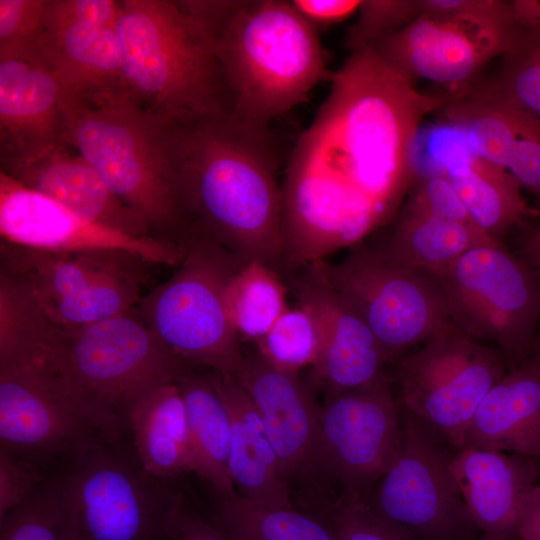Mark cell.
Wrapping results in <instances>:
<instances>
[{
  "instance_id": "obj_31",
  "label": "cell",
  "mask_w": 540,
  "mask_h": 540,
  "mask_svg": "<svg viewBox=\"0 0 540 540\" xmlns=\"http://www.w3.org/2000/svg\"><path fill=\"white\" fill-rule=\"evenodd\" d=\"M229 320L239 335L258 341L287 310L286 289L277 271L259 261L245 262L225 293Z\"/></svg>"
},
{
  "instance_id": "obj_37",
  "label": "cell",
  "mask_w": 540,
  "mask_h": 540,
  "mask_svg": "<svg viewBox=\"0 0 540 540\" xmlns=\"http://www.w3.org/2000/svg\"><path fill=\"white\" fill-rule=\"evenodd\" d=\"M404 209L416 214L474 224L467 208L443 172H432L424 176Z\"/></svg>"
},
{
  "instance_id": "obj_45",
  "label": "cell",
  "mask_w": 540,
  "mask_h": 540,
  "mask_svg": "<svg viewBox=\"0 0 540 540\" xmlns=\"http://www.w3.org/2000/svg\"><path fill=\"white\" fill-rule=\"evenodd\" d=\"M533 352H536V353H538L540 355V326H539V330H538V333H537V337H536Z\"/></svg>"
},
{
  "instance_id": "obj_4",
  "label": "cell",
  "mask_w": 540,
  "mask_h": 540,
  "mask_svg": "<svg viewBox=\"0 0 540 540\" xmlns=\"http://www.w3.org/2000/svg\"><path fill=\"white\" fill-rule=\"evenodd\" d=\"M168 125V118L142 108L124 87L65 95L64 143L145 220L152 237L180 244Z\"/></svg>"
},
{
  "instance_id": "obj_15",
  "label": "cell",
  "mask_w": 540,
  "mask_h": 540,
  "mask_svg": "<svg viewBox=\"0 0 540 540\" xmlns=\"http://www.w3.org/2000/svg\"><path fill=\"white\" fill-rule=\"evenodd\" d=\"M1 240L36 249L133 252L152 264L177 267L185 247L153 237L128 235L86 220L0 173Z\"/></svg>"
},
{
  "instance_id": "obj_11",
  "label": "cell",
  "mask_w": 540,
  "mask_h": 540,
  "mask_svg": "<svg viewBox=\"0 0 540 540\" xmlns=\"http://www.w3.org/2000/svg\"><path fill=\"white\" fill-rule=\"evenodd\" d=\"M508 370L498 348L449 321L399 361L400 406L433 426L456 451L479 404Z\"/></svg>"
},
{
  "instance_id": "obj_8",
  "label": "cell",
  "mask_w": 540,
  "mask_h": 540,
  "mask_svg": "<svg viewBox=\"0 0 540 540\" xmlns=\"http://www.w3.org/2000/svg\"><path fill=\"white\" fill-rule=\"evenodd\" d=\"M150 264L126 250L54 251L3 240L0 245V276L61 327H79L133 310L145 294Z\"/></svg>"
},
{
  "instance_id": "obj_12",
  "label": "cell",
  "mask_w": 540,
  "mask_h": 540,
  "mask_svg": "<svg viewBox=\"0 0 540 540\" xmlns=\"http://www.w3.org/2000/svg\"><path fill=\"white\" fill-rule=\"evenodd\" d=\"M402 446L368 502L418 540H482L452 471L447 440L400 407Z\"/></svg>"
},
{
  "instance_id": "obj_43",
  "label": "cell",
  "mask_w": 540,
  "mask_h": 540,
  "mask_svg": "<svg viewBox=\"0 0 540 540\" xmlns=\"http://www.w3.org/2000/svg\"><path fill=\"white\" fill-rule=\"evenodd\" d=\"M517 536L521 540H540V486L538 485L532 488L523 502Z\"/></svg>"
},
{
  "instance_id": "obj_29",
  "label": "cell",
  "mask_w": 540,
  "mask_h": 540,
  "mask_svg": "<svg viewBox=\"0 0 540 540\" xmlns=\"http://www.w3.org/2000/svg\"><path fill=\"white\" fill-rule=\"evenodd\" d=\"M446 99L444 116L472 154L505 169L521 134L538 123L473 86Z\"/></svg>"
},
{
  "instance_id": "obj_1",
  "label": "cell",
  "mask_w": 540,
  "mask_h": 540,
  "mask_svg": "<svg viewBox=\"0 0 540 540\" xmlns=\"http://www.w3.org/2000/svg\"><path fill=\"white\" fill-rule=\"evenodd\" d=\"M168 143L180 244L203 238L277 271L286 243L279 156L269 127L221 110L169 119Z\"/></svg>"
},
{
  "instance_id": "obj_30",
  "label": "cell",
  "mask_w": 540,
  "mask_h": 540,
  "mask_svg": "<svg viewBox=\"0 0 540 540\" xmlns=\"http://www.w3.org/2000/svg\"><path fill=\"white\" fill-rule=\"evenodd\" d=\"M216 521L232 540H335L316 518L254 503L236 491L218 494Z\"/></svg>"
},
{
  "instance_id": "obj_42",
  "label": "cell",
  "mask_w": 540,
  "mask_h": 540,
  "mask_svg": "<svg viewBox=\"0 0 540 540\" xmlns=\"http://www.w3.org/2000/svg\"><path fill=\"white\" fill-rule=\"evenodd\" d=\"M167 540H232L223 528L204 516L189 510L185 504L179 510Z\"/></svg>"
},
{
  "instance_id": "obj_10",
  "label": "cell",
  "mask_w": 540,
  "mask_h": 540,
  "mask_svg": "<svg viewBox=\"0 0 540 540\" xmlns=\"http://www.w3.org/2000/svg\"><path fill=\"white\" fill-rule=\"evenodd\" d=\"M333 289L372 331L389 361L423 344L450 321L438 276L356 245L338 263L325 262Z\"/></svg>"
},
{
  "instance_id": "obj_24",
  "label": "cell",
  "mask_w": 540,
  "mask_h": 540,
  "mask_svg": "<svg viewBox=\"0 0 540 540\" xmlns=\"http://www.w3.org/2000/svg\"><path fill=\"white\" fill-rule=\"evenodd\" d=\"M231 420L229 472L244 498L270 508H293L273 445L250 397L233 375L211 372Z\"/></svg>"
},
{
  "instance_id": "obj_46",
  "label": "cell",
  "mask_w": 540,
  "mask_h": 540,
  "mask_svg": "<svg viewBox=\"0 0 540 540\" xmlns=\"http://www.w3.org/2000/svg\"><path fill=\"white\" fill-rule=\"evenodd\" d=\"M536 234L540 237V228H539V230H538V232Z\"/></svg>"
},
{
  "instance_id": "obj_16",
  "label": "cell",
  "mask_w": 540,
  "mask_h": 540,
  "mask_svg": "<svg viewBox=\"0 0 540 540\" xmlns=\"http://www.w3.org/2000/svg\"><path fill=\"white\" fill-rule=\"evenodd\" d=\"M65 92L36 44L0 49V172L64 144Z\"/></svg>"
},
{
  "instance_id": "obj_14",
  "label": "cell",
  "mask_w": 540,
  "mask_h": 540,
  "mask_svg": "<svg viewBox=\"0 0 540 540\" xmlns=\"http://www.w3.org/2000/svg\"><path fill=\"white\" fill-rule=\"evenodd\" d=\"M401 411L385 375L357 388L327 391L319 407L318 465L366 500L397 460Z\"/></svg>"
},
{
  "instance_id": "obj_19",
  "label": "cell",
  "mask_w": 540,
  "mask_h": 540,
  "mask_svg": "<svg viewBox=\"0 0 540 540\" xmlns=\"http://www.w3.org/2000/svg\"><path fill=\"white\" fill-rule=\"evenodd\" d=\"M234 377L254 404L287 480L318 465L319 408L297 373L258 351L244 355Z\"/></svg>"
},
{
  "instance_id": "obj_6",
  "label": "cell",
  "mask_w": 540,
  "mask_h": 540,
  "mask_svg": "<svg viewBox=\"0 0 540 540\" xmlns=\"http://www.w3.org/2000/svg\"><path fill=\"white\" fill-rule=\"evenodd\" d=\"M98 432L50 358L26 314L0 313L1 448L34 461L65 451L81 454Z\"/></svg>"
},
{
  "instance_id": "obj_44",
  "label": "cell",
  "mask_w": 540,
  "mask_h": 540,
  "mask_svg": "<svg viewBox=\"0 0 540 540\" xmlns=\"http://www.w3.org/2000/svg\"><path fill=\"white\" fill-rule=\"evenodd\" d=\"M529 265L540 279V237L536 234L526 245Z\"/></svg>"
},
{
  "instance_id": "obj_36",
  "label": "cell",
  "mask_w": 540,
  "mask_h": 540,
  "mask_svg": "<svg viewBox=\"0 0 540 540\" xmlns=\"http://www.w3.org/2000/svg\"><path fill=\"white\" fill-rule=\"evenodd\" d=\"M335 540H418L402 526L378 515L368 500L344 493L328 525Z\"/></svg>"
},
{
  "instance_id": "obj_18",
  "label": "cell",
  "mask_w": 540,
  "mask_h": 540,
  "mask_svg": "<svg viewBox=\"0 0 540 540\" xmlns=\"http://www.w3.org/2000/svg\"><path fill=\"white\" fill-rule=\"evenodd\" d=\"M298 305L310 312L319 335L314 377L327 391L370 384L389 361L382 346L328 281L325 261L315 260L292 277Z\"/></svg>"
},
{
  "instance_id": "obj_41",
  "label": "cell",
  "mask_w": 540,
  "mask_h": 540,
  "mask_svg": "<svg viewBox=\"0 0 540 540\" xmlns=\"http://www.w3.org/2000/svg\"><path fill=\"white\" fill-rule=\"evenodd\" d=\"M295 9L315 28L340 23L358 11L361 0H291Z\"/></svg>"
},
{
  "instance_id": "obj_33",
  "label": "cell",
  "mask_w": 540,
  "mask_h": 540,
  "mask_svg": "<svg viewBox=\"0 0 540 540\" xmlns=\"http://www.w3.org/2000/svg\"><path fill=\"white\" fill-rule=\"evenodd\" d=\"M0 540H79L65 476L44 480L0 518Z\"/></svg>"
},
{
  "instance_id": "obj_2",
  "label": "cell",
  "mask_w": 540,
  "mask_h": 540,
  "mask_svg": "<svg viewBox=\"0 0 540 540\" xmlns=\"http://www.w3.org/2000/svg\"><path fill=\"white\" fill-rule=\"evenodd\" d=\"M232 112L270 123L331 79L318 29L284 0H202Z\"/></svg>"
},
{
  "instance_id": "obj_40",
  "label": "cell",
  "mask_w": 540,
  "mask_h": 540,
  "mask_svg": "<svg viewBox=\"0 0 540 540\" xmlns=\"http://www.w3.org/2000/svg\"><path fill=\"white\" fill-rule=\"evenodd\" d=\"M506 169L521 187L540 197V124L525 130L516 142Z\"/></svg>"
},
{
  "instance_id": "obj_5",
  "label": "cell",
  "mask_w": 540,
  "mask_h": 540,
  "mask_svg": "<svg viewBox=\"0 0 540 540\" xmlns=\"http://www.w3.org/2000/svg\"><path fill=\"white\" fill-rule=\"evenodd\" d=\"M43 336L70 393L108 438L126 425L138 398L188 369L134 309L79 327L57 326L44 317Z\"/></svg>"
},
{
  "instance_id": "obj_7",
  "label": "cell",
  "mask_w": 540,
  "mask_h": 540,
  "mask_svg": "<svg viewBox=\"0 0 540 540\" xmlns=\"http://www.w3.org/2000/svg\"><path fill=\"white\" fill-rule=\"evenodd\" d=\"M174 273L145 293L138 316L183 363L235 375L244 358L240 337L226 310L229 281L245 263L222 246L186 237Z\"/></svg>"
},
{
  "instance_id": "obj_21",
  "label": "cell",
  "mask_w": 540,
  "mask_h": 540,
  "mask_svg": "<svg viewBox=\"0 0 540 540\" xmlns=\"http://www.w3.org/2000/svg\"><path fill=\"white\" fill-rule=\"evenodd\" d=\"M0 173L86 220L128 235L152 237L145 220L65 143L29 164Z\"/></svg>"
},
{
  "instance_id": "obj_22",
  "label": "cell",
  "mask_w": 540,
  "mask_h": 540,
  "mask_svg": "<svg viewBox=\"0 0 540 540\" xmlns=\"http://www.w3.org/2000/svg\"><path fill=\"white\" fill-rule=\"evenodd\" d=\"M511 452L540 459V355L528 358L494 384L479 404L461 448Z\"/></svg>"
},
{
  "instance_id": "obj_27",
  "label": "cell",
  "mask_w": 540,
  "mask_h": 540,
  "mask_svg": "<svg viewBox=\"0 0 540 540\" xmlns=\"http://www.w3.org/2000/svg\"><path fill=\"white\" fill-rule=\"evenodd\" d=\"M474 224L500 242L512 226L532 213L522 198L520 184L507 169L476 157L459 156L442 170Z\"/></svg>"
},
{
  "instance_id": "obj_39",
  "label": "cell",
  "mask_w": 540,
  "mask_h": 540,
  "mask_svg": "<svg viewBox=\"0 0 540 540\" xmlns=\"http://www.w3.org/2000/svg\"><path fill=\"white\" fill-rule=\"evenodd\" d=\"M36 464L0 449V518L27 499L43 482Z\"/></svg>"
},
{
  "instance_id": "obj_3",
  "label": "cell",
  "mask_w": 540,
  "mask_h": 540,
  "mask_svg": "<svg viewBox=\"0 0 540 540\" xmlns=\"http://www.w3.org/2000/svg\"><path fill=\"white\" fill-rule=\"evenodd\" d=\"M123 86L168 119L231 110L201 0H120Z\"/></svg>"
},
{
  "instance_id": "obj_17",
  "label": "cell",
  "mask_w": 540,
  "mask_h": 540,
  "mask_svg": "<svg viewBox=\"0 0 540 540\" xmlns=\"http://www.w3.org/2000/svg\"><path fill=\"white\" fill-rule=\"evenodd\" d=\"M370 48L411 81L427 80L453 97L475 85L487 62L508 45L468 21L419 15Z\"/></svg>"
},
{
  "instance_id": "obj_23",
  "label": "cell",
  "mask_w": 540,
  "mask_h": 540,
  "mask_svg": "<svg viewBox=\"0 0 540 540\" xmlns=\"http://www.w3.org/2000/svg\"><path fill=\"white\" fill-rule=\"evenodd\" d=\"M36 47L65 95L124 87L115 28L63 16L49 0Z\"/></svg>"
},
{
  "instance_id": "obj_32",
  "label": "cell",
  "mask_w": 540,
  "mask_h": 540,
  "mask_svg": "<svg viewBox=\"0 0 540 540\" xmlns=\"http://www.w3.org/2000/svg\"><path fill=\"white\" fill-rule=\"evenodd\" d=\"M516 23L498 74L473 86L540 124V21Z\"/></svg>"
},
{
  "instance_id": "obj_13",
  "label": "cell",
  "mask_w": 540,
  "mask_h": 540,
  "mask_svg": "<svg viewBox=\"0 0 540 540\" xmlns=\"http://www.w3.org/2000/svg\"><path fill=\"white\" fill-rule=\"evenodd\" d=\"M79 540H167L184 502L165 481L96 443L65 475Z\"/></svg>"
},
{
  "instance_id": "obj_9",
  "label": "cell",
  "mask_w": 540,
  "mask_h": 540,
  "mask_svg": "<svg viewBox=\"0 0 540 540\" xmlns=\"http://www.w3.org/2000/svg\"><path fill=\"white\" fill-rule=\"evenodd\" d=\"M450 321L480 342H490L509 369L534 350L540 326V279L499 242L475 247L436 274Z\"/></svg>"
},
{
  "instance_id": "obj_20",
  "label": "cell",
  "mask_w": 540,
  "mask_h": 540,
  "mask_svg": "<svg viewBox=\"0 0 540 540\" xmlns=\"http://www.w3.org/2000/svg\"><path fill=\"white\" fill-rule=\"evenodd\" d=\"M452 471L482 540H512L526 496L536 485L534 459L463 447L454 451Z\"/></svg>"
},
{
  "instance_id": "obj_35",
  "label": "cell",
  "mask_w": 540,
  "mask_h": 540,
  "mask_svg": "<svg viewBox=\"0 0 540 540\" xmlns=\"http://www.w3.org/2000/svg\"><path fill=\"white\" fill-rule=\"evenodd\" d=\"M345 36L351 52L370 48L419 16L417 0H364Z\"/></svg>"
},
{
  "instance_id": "obj_34",
  "label": "cell",
  "mask_w": 540,
  "mask_h": 540,
  "mask_svg": "<svg viewBox=\"0 0 540 540\" xmlns=\"http://www.w3.org/2000/svg\"><path fill=\"white\" fill-rule=\"evenodd\" d=\"M256 342L258 352L267 360L295 373L306 365L313 366L319 349L315 320L300 305L288 307L272 328Z\"/></svg>"
},
{
  "instance_id": "obj_38",
  "label": "cell",
  "mask_w": 540,
  "mask_h": 540,
  "mask_svg": "<svg viewBox=\"0 0 540 540\" xmlns=\"http://www.w3.org/2000/svg\"><path fill=\"white\" fill-rule=\"evenodd\" d=\"M49 0H0V49L35 45Z\"/></svg>"
},
{
  "instance_id": "obj_25",
  "label": "cell",
  "mask_w": 540,
  "mask_h": 540,
  "mask_svg": "<svg viewBox=\"0 0 540 540\" xmlns=\"http://www.w3.org/2000/svg\"><path fill=\"white\" fill-rule=\"evenodd\" d=\"M126 425L133 433L136 458L149 474L167 480L193 472L185 405L176 381L138 398Z\"/></svg>"
},
{
  "instance_id": "obj_28",
  "label": "cell",
  "mask_w": 540,
  "mask_h": 540,
  "mask_svg": "<svg viewBox=\"0 0 540 540\" xmlns=\"http://www.w3.org/2000/svg\"><path fill=\"white\" fill-rule=\"evenodd\" d=\"M494 242L473 223L404 209L385 243L376 248L397 261L437 274L467 251Z\"/></svg>"
},
{
  "instance_id": "obj_26",
  "label": "cell",
  "mask_w": 540,
  "mask_h": 540,
  "mask_svg": "<svg viewBox=\"0 0 540 540\" xmlns=\"http://www.w3.org/2000/svg\"><path fill=\"white\" fill-rule=\"evenodd\" d=\"M176 383L185 405L193 472L218 494L235 491L229 472L231 420L210 374L186 369Z\"/></svg>"
}]
</instances>
